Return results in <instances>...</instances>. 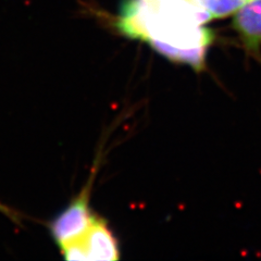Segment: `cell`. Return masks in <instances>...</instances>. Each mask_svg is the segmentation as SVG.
Returning a JSON list of instances; mask_svg holds the SVG:
<instances>
[{"label":"cell","instance_id":"2","mask_svg":"<svg viewBox=\"0 0 261 261\" xmlns=\"http://www.w3.org/2000/svg\"><path fill=\"white\" fill-rule=\"evenodd\" d=\"M87 192H83L51 224L54 239L59 246L83 235L91 225L94 216L87 206Z\"/></svg>","mask_w":261,"mask_h":261},{"label":"cell","instance_id":"1","mask_svg":"<svg viewBox=\"0 0 261 261\" xmlns=\"http://www.w3.org/2000/svg\"><path fill=\"white\" fill-rule=\"evenodd\" d=\"M68 260H118L119 249L116 240L103 220L94 216L83 235L60 246Z\"/></svg>","mask_w":261,"mask_h":261},{"label":"cell","instance_id":"3","mask_svg":"<svg viewBox=\"0 0 261 261\" xmlns=\"http://www.w3.org/2000/svg\"><path fill=\"white\" fill-rule=\"evenodd\" d=\"M232 28L246 54L261 58V0H249L234 14Z\"/></svg>","mask_w":261,"mask_h":261},{"label":"cell","instance_id":"6","mask_svg":"<svg viewBox=\"0 0 261 261\" xmlns=\"http://www.w3.org/2000/svg\"><path fill=\"white\" fill-rule=\"evenodd\" d=\"M152 3H159V2H163V0H150Z\"/></svg>","mask_w":261,"mask_h":261},{"label":"cell","instance_id":"5","mask_svg":"<svg viewBox=\"0 0 261 261\" xmlns=\"http://www.w3.org/2000/svg\"><path fill=\"white\" fill-rule=\"evenodd\" d=\"M0 210H3L4 212H6V214H9V212H10L9 210H8V209H7V208H5V207H3L2 205H0Z\"/></svg>","mask_w":261,"mask_h":261},{"label":"cell","instance_id":"4","mask_svg":"<svg viewBox=\"0 0 261 261\" xmlns=\"http://www.w3.org/2000/svg\"><path fill=\"white\" fill-rule=\"evenodd\" d=\"M249 0H197L209 21L234 15Z\"/></svg>","mask_w":261,"mask_h":261}]
</instances>
